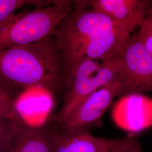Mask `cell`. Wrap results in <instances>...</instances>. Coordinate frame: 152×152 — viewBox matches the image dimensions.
I'll return each instance as SVG.
<instances>
[{"mask_svg":"<svg viewBox=\"0 0 152 152\" xmlns=\"http://www.w3.org/2000/svg\"><path fill=\"white\" fill-rule=\"evenodd\" d=\"M74 3L76 5L52 34L60 51L64 73L83 59L113 58L130 34L108 16L87 6L84 1Z\"/></svg>","mask_w":152,"mask_h":152,"instance_id":"1","label":"cell"},{"mask_svg":"<svg viewBox=\"0 0 152 152\" xmlns=\"http://www.w3.org/2000/svg\"><path fill=\"white\" fill-rule=\"evenodd\" d=\"M64 70L54 37L0 51V85L16 89L51 90L63 82Z\"/></svg>","mask_w":152,"mask_h":152,"instance_id":"2","label":"cell"},{"mask_svg":"<svg viewBox=\"0 0 152 152\" xmlns=\"http://www.w3.org/2000/svg\"><path fill=\"white\" fill-rule=\"evenodd\" d=\"M73 6V1L58 0L50 5L12 15L0 24V51L51 36Z\"/></svg>","mask_w":152,"mask_h":152,"instance_id":"3","label":"cell"},{"mask_svg":"<svg viewBox=\"0 0 152 152\" xmlns=\"http://www.w3.org/2000/svg\"><path fill=\"white\" fill-rule=\"evenodd\" d=\"M114 81L125 82L117 56L105 61L85 59L72 66L64 73V99L55 121L60 124L84 98Z\"/></svg>","mask_w":152,"mask_h":152,"instance_id":"4","label":"cell"},{"mask_svg":"<svg viewBox=\"0 0 152 152\" xmlns=\"http://www.w3.org/2000/svg\"><path fill=\"white\" fill-rule=\"evenodd\" d=\"M117 56L125 78L121 96L151 91L152 54L138 41L135 35L130 34L125 39Z\"/></svg>","mask_w":152,"mask_h":152,"instance_id":"5","label":"cell"},{"mask_svg":"<svg viewBox=\"0 0 152 152\" xmlns=\"http://www.w3.org/2000/svg\"><path fill=\"white\" fill-rule=\"evenodd\" d=\"M124 83L114 81L100 88L84 98L58 125L62 134L88 130L102 119L116 96H121Z\"/></svg>","mask_w":152,"mask_h":152,"instance_id":"6","label":"cell"},{"mask_svg":"<svg viewBox=\"0 0 152 152\" xmlns=\"http://www.w3.org/2000/svg\"><path fill=\"white\" fill-rule=\"evenodd\" d=\"M112 117L118 127L137 133L152 125V98L140 94H126L113 104Z\"/></svg>","mask_w":152,"mask_h":152,"instance_id":"7","label":"cell"},{"mask_svg":"<svg viewBox=\"0 0 152 152\" xmlns=\"http://www.w3.org/2000/svg\"><path fill=\"white\" fill-rule=\"evenodd\" d=\"M85 4L108 16L116 25L129 34L140 26L146 15L148 0H92Z\"/></svg>","mask_w":152,"mask_h":152,"instance_id":"8","label":"cell"},{"mask_svg":"<svg viewBox=\"0 0 152 152\" xmlns=\"http://www.w3.org/2000/svg\"><path fill=\"white\" fill-rule=\"evenodd\" d=\"M57 130L32 127L19 118L9 152H54Z\"/></svg>","mask_w":152,"mask_h":152,"instance_id":"9","label":"cell"},{"mask_svg":"<svg viewBox=\"0 0 152 152\" xmlns=\"http://www.w3.org/2000/svg\"><path fill=\"white\" fill-rule=\"evenodd\" d=\"M114 141L94 136L88 130L65 134L57 130L54 152H108Z\"/></svg>","mask_w":152,"mask_h":152,"instance_id":"10","label":"cell"},{"mask_svg":"<svg viewBox=\"0 0 152 152\" xmlns=\"http://www.w3.org/2000/svg\"><path fill=\"white\" fill-rule=\"evenodd\" d=\"M19 119L0 117V152H9Z\"/></svg>","mask_w":152,"mask_h":152,"instance_id":"11","label":"cell"},{"mask_svg":"<svg viewBox=\"0 0 152 152\" xmlns=\"http://www.w3.org/2000/svg\"><path fill=\"white\" fill-rule=\"evenodd\" d=\"M50 4V1L0 0V24L11 16L14 11L27 4L36 5L40 7L49 5Z\"/></svg>","mask_w":152,"mask_h":152,"instance_id":"12","label":"cell"},{"mask_svg":"<svg viewBox=\"0 0 152 152\" xmlns=\"http://www.w3.org/2000/svg\"><path fill=\"white\" fill-rule=\"evenodd\" d=\"M17 95L0 85V117L15 118L18 116L15 110Z\"/></svg>","mask_w":152,"mask_h":152,"instance_id":"13","label":"cell"},{"mask_svg":"<svg viewBox=\"0 0 152 152\" xmlns=\"http://www.w3.org/2000/svg\"><path fill=\"white\" fill-rule=\"evenodd\" d=\"M139 31L135 34L139 42L152 54V12H148L142 20Z\"/></svg>","mask_w":152,"mask_h":152,"instance_id":"14","label":"cell"},{"mask_svg":"<svg viewBox=\"0 0 152 152\" xmlns=\"http://www.w3.org/2000/svg\"><path fill=\"white\" fill-rule=\"evenodd\" d=\"M108 152H142L139 142L131 138L115 139Z\"/></svg>","mask_w":152,"mask_h":152,"instance_id":"15","label":"cell"}]
</instances>
